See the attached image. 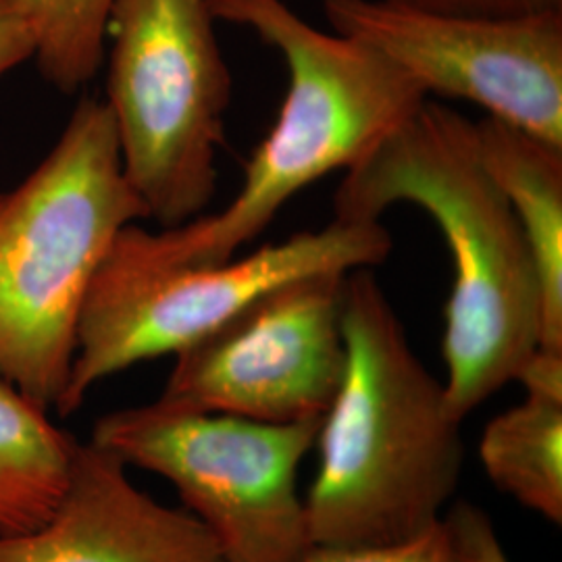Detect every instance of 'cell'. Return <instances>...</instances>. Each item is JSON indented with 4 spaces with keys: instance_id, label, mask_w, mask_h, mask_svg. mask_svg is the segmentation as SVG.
I'll list each match as a JSON object with an SVG mask.
<instances>
[{
    "instance_id": "obj_2",
    "label": "cell",
    "mask_w": 562,
    "mask_h": 562,
    "mask_svg": "<svg viewBox=\"0 0 562 562\" xmlns=\"http://www.w3.org/2000/svg\"><path fill=\"white\" fill-rule=\"evenodd\" d=\"M341 329L346 369L317 431L308 536L325 546L402 542L442 521L461 477L462 422L371 269L346 276Z\"/></svg>"
},
{
    "instance_id": "obj_4",
    "label": "cell",
    "mask_w": 562,
    "mask_h": 562,
    "mask_svg": "<svg viewBox=\"0 0 562 562\" xmlns=\"http://www.w3.org/2000/svg\"><path fill=\"white\" fill-rule=\"evenodd\" d=\"M144 220L111 111L86 97L0 202V382L44 411L59 404L90 283L121 229Z\"/></svg>"
},
{
    "instance_id": "obj_1",
    "label": "cell",
    "mask_w": 562,
    "mask_h": 562,
    "mask_svg": "<svg viewBox=\"0 0 562 562\" xmlns=\"http://www.w3.org/2000/svg\"><path fill=\"white\" fill-rule=\"evenodd\" d=\"M398 202L423 209L450 248L443 394L462 422L540 350L542 292L521 227L487 173L475 123L429 99L344 171L334 220L382 222Z\"/></svg>"
},
{
    "instance_id": "obj_19",
    "label": "cell",
    "mask_w": 562,
    "mask_h": 562,
    "mask_svg": "<svg viewBox=\"0 0 562 562\" xmlns=\"http://www.w3.org/2000/svg\"><path fill=\"white\" fill-rule=\"evenodd\" d=\"M2 196H4V192H0V202H2Z\"/></svg>"
},
{
    "instance_id": "obj_11",
    "label": "cell",
    "mask_w": 562,
    "mask_h": 562,
    "mask_svg": "<svg viewBox=\"0 0 562 562\" xmlns=\"http://www.w3.org/2000/svg\"><path fill=\"white\" fill-rule=\"evenodd\" d=\"M483 165L510 204L542 292L540 350L562 355V146L506 121L475 123Z\"/></svg>"
},
{
    "instance_id": "obj_9",
    "label": "cell",
    "mask_w": 562,
    "mask_h": 562,
    "mask_svg": "<svg viewBox=\"0 0 562 562\" xmlns=\"http://www.w3.org/2000/svg\"><path fill=\"white\" fill-rule=\"evenodd\" d=\"M331 30L390 60L423 92L482 106L562 146V11L469 18L392 0H323Z\"/></svg>"
},
{
    "instance_id": "obj_8",
    "label": "cell",
    "mask_w": 562,
    "mask_h": 562,
    "mask_svg": "<svg viewBox=\"0 0 562 562\" xmlns=\"http://www.w3.org/2000/svg\"><path fill=\"white\" fill-rule=\"evenodd\" d=\"M346 276L283 281L246 302L176 355L159 401L255 422H322L346 369Z\"/></svg>"
},
{
    "instance_id": "obj_7",
    "label": "cell",
    "mask_w": 562,
    "mask_h": 562,
    "mask_svg": "<svg viewBox=\"0 0 562 562\" xmlns=\"http://www.w3.org/2000/svg\"><path fill=\"white\" fill-rule=\"evenodd\" d=\"M319 425L255 422L157 401L104 415L92 442L173 483L229 562H294L313 546L299 467Z\"/></svg>"
},
{
    "instance_id": "obj_6",
    "label": "cell",
    "mask_w": 562,
    "mask_h": 562,
    "mask_svg": "<svg viewBox=\"0 0 562 562\" xmlns=\"http://www.w3.org/2000/svg\"><path fill=\"white\" fill-rule=\"evenodd\" d=\"M209 0H115L109 15L106 106L123 173L148 220L173 227L204 213L232 74Z\"/></svg>"
},
{
    "instance_id": "obj_15",
    "label": "cell",
    "mask_w": 562,
    "mask_h": 562,
    "mask_svg": "<svg viewBox=\"0 0 562 562\" xmlns=\"http://www.w3.org/2000/svg\"><path fill=\"white\" fill-rule=\"evenodd\" d=\"M294 562H459L443 521L402 542L373 546L313 543Z\"/></svg>"
},
{
    "instance_id": "obj_16",
    "label": "cell",
    "mask_w": 562,
    "mask_h": 562,
    "mask_svg": "<svg viewBox=\"0 0 562 562\" xmlns=\"http://www.w3.org/2000/svg\"><path fill=\"white\" fill-rule=\"evenodd\" d=\"M459 562H510L494 522L477 504L459 501L442 517Z\"/></svg>"
},
{
    "instance_id": "obj_12",
    "label": "cell",
    "mask_w": 562,
    "mask_h": 562,
    "mask_svg": "<svg viewBox=\"0 0 562 562\" xmlns=\"http://www.w3.org/2000/svg\"><path fill=\"white\" fill-rule=\"evenodd\" d=\"M525 401L483 429L492 483L554 525L562 522V355L538 350L517 378Z\"/></svg>"
},
{
    "instance_id": "obj_18",
    "label": "cell",
    "mask_w": 562,
    "mask_h": 562,
    "mask_svg": "<svg viewBox=\"0 0 562 562\" xmlns=\"http://www.w3.org/2000/svg\"><path fill=\"white\" fill-rule=\"evenodd\" d=\"M36 41L27 20L11 0H0V78L34 59Z\"/></svg>"
},
{
    "instance_id": "obj_14",
    "label": "cell",
    "mask_w": 562,
    "mask_h": 562,
    "mask_svg": "<svg viewBox=\"0 0 562 562\" xmlns=\"http://www.w3.org/2000/svg\"><path fill=\"white\" fill-rule=\"evenodd\" d=\"M27 20L42 78L76 94L104 63L109 15L115 0H11Z\"/></svg>"
},
{
    "instance_id": "obj_13",
    "label": "cell",
    "mask_w": 562,
    "mask_h": 562,
    "mask_svg": "<svg viewBox=\"0 0 562 562\" xmlns=\"http://www.w3.org/2000/svg\"><path fill=\"white\" fill-rule=\"evenodd\" d=\"M76 438L0 382V536L38 529L59 501Z\"/></svg>"
},
{
    "instance_id": "obj_3",
    "label": "cell",
    "mask_w": 562,
    "mask_h": 562,
    "mask_svg": "<svg viewBox=\"0 0 562 562\" xmlns=\"http://www.w3.org/2000/svg\"><path fill=\"white\" fill-rule=\"evenodd\" d=\"M217 21L273 46L288 71L280 115L244 171L240 192L220 213L146 229L165 257L222 262L240 255L283 204L334 171H346L408 120L427 94L375 50L323 32L285 0H209Z\"/></svg>"
},
{
    "instance_id": "obj_17",
    "label": "cell",
    "mask_w": 562,
    "mask_h": 562,
    "mask_svg": "<svg viewBox=\"0 0 562 562\" xmlns=\"http://www.w3.org/2000/svg\"><path fill=\"white\" fill-rule=\"evenodd\" d=\"M406 7L469 18H531L562 11V0H392Z\"/></svg>"
},
{
    "instance_id": "obj_5",
    "label": "cell",
    "mask_w": 562,
    "mask_h": 562,
    "mask_svg": "<svg viewBox=\"0 0 562 562\" xmlns=\"http://www.w3.org/2000/svg\"><path fill=\"white\" fill-rule=\"evenodd\" d=\"M392 236L382 222L334 220L222 262H186L157 252L146 227H123L90 283L78 323L60 417L88 392L138 362L178 355L283 281L313 273L373 269L387 261Z\"/></svg>"
},
{
    "instance_id": "obj_10",
    "label": "cell",
    "mask_w": 562,
    "mask_h": 562,
    "mask_svg": "<svg viewBox=\"0 0 562 562\" xmlns=\"http://www.w3.org/2000/svg\"><path fill=\"white\" fill-rule=\"evenodd\" d=\"M125 469L111 450L76 440L50 517L0 536V562H229L192 513L157 503Z\"/></svg>"
}]
</instances>
